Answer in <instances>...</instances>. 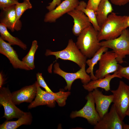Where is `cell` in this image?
I'll return each instance as SVG.
<instances>
[{
    "mask_svg": "<svg viewBox=\"0 0 129 129\" xmlns=\"http://www.w3.org/2000/svg\"><path fill=\"white\" fill-rule=\"evenodd\" d=\"M127 16H118L112 12L108 16L105 21L98 31V41L110 40L118 37L127 28L126 21Z\"/></svg>",
    "mask_w": 129,
    "mask_h": 129,
    "instance_id": "6da1fadb",
    "label": "cell"
},
{
    "mask_svg": "<svg viewBox=\"0 0 129 129\" xmlns=\"http://www.w3.org/2000/svg\"><path fill=\"white\" fill-rule=\"evenodd\" d=\"M98 32L91 25L83 30L78 36L76 44L87 58H91L101 47L97 38Z\"/></svg>",
    "mask_w": 129,
    "mask_h": 129,
    "instance_id": "7a4b0ae2",
    "label": "cell"
},
{
    "mask_svg": "<svg viewBox=\"0 0 129 129\" xmlns=\"http://www.w3.org/2000/svg\"><path fill=\"white\" fill-rule=\"evenodd\" d=\"M45 55L46 56L54 55L56 59H60L71 61L76 63L80 68L86 64L87 58L82 53L72 39L69 40L67 46L64 49L56 51L47 49Z\"/></svg>",
    "mask_w": 129,
    "mask_h": 129,
    "instance_id": "3957f363",
    "label": "cell"
},
{
    "mask_svg": "<svg viewBox=\"0 0 129 129\" xmlns=\"http://www.w3.org/2000/svg\"><path fill=\"white\" fill-rule=\"evenodd\" d=\"M101 47L111 48L117 55L116 60L118 63L124 62L123 59L127 55H129V30L125 29L120 35L114 39L100 42Z\"/></svg>",
    "mask_w": 129,
    "mask_h": 129,
    "instance_id": "277c9868",
    "label": "cell"
},
{
    "mask_svg": "<svg viewBox=\"0 0 129 129\" xmlns=\"http://www.w3.org/2000/svg\"><path fill=\"white\" fill-rule=\"evenodd\" d=\"M110 91L113 96V104L123 120L126 116V113L129 105V86L120 81L117 89Z\"/></svg>",
    "mask_w": 129,
    "mask_h": 129,
    "instance_id": "5b68a950",
    "label": "cell"
},
{
    "mask_svg": "<svg viewBox=\"0 0 129 129\" xmlns=\"http://www.w3.org/2000/svg\"><path fill=\"white\" fill-rule=\"evenodd\" d=\"M0 104L4 110L2 117L7 120L19 118L25 113L17 108L14 103L12 99V93L8 87H2L0 88Z\"/></svg>",
    "mask_w": 129,
    "mask_h": 129,
    "instance_id": "8992f818",
    "label": "cell"
},
{
    "mask_svg": "<svg viewBox=\"0 0 129 129\" xmlns=\"http://www.w3.org/2000/svg\"><path fill=\"white\" fill-rule=\"evenodd\" d=\"M70 94V91L64 92L62 90H60L58 92L53 93L43 91L41 88L37 83L36 96L34 100L28 106V108L30 109L43 105H47L51 108L54 107L55 102L57 99L66 96H69Z\"/></svg>",
    "mask_w": 129,
    "mask_h": 129,
    "instance_id": "52a82bcc",
    "label": "cell"
},
{
    "mask_svg": "<svg viewBox=\"0 0 129 129\" xmlns=\"http://www.w3.org/2000/svg\"><path fill=\"white\" fill-rule=\"evenodd\" d=\"M117 57L113 51H107L102 54L99 61L98 68L95 75L97 79L104 78L117 71L119 64L116 59Z\"/></svg>",
    "mask_w": 129,
    "mask_h": 129,
    "instance_id": "ba28073f",
    "label": "cell"
},
{
    "mask_svg": "<svg viewBox=\"0 0 129 129\" xmlns=\"http://www.w3.org/2000/svg\"><path fill=\"white\" fill-rule=\"evenodd\" d=\"M87 102L84 107L78 111H73L70 115L72 118L80 117L86 119L88 123L95 125L101 118L95 107V102L92 92H89L86 97Z\"/></svg>",
    "mask_w": 129,
    "mask_h": 129,
    "instance_id": "9c48e42d",
    "label": "cell"
},
{
    "mask_svg": "<svg viewBox=\"0 0 129 129\" xmlns=\"http://www.w3.org/2000/svg\"><path fill=\"white\" fill-rule=\"evenodd\" d=\"M86 64H84L80 69L77 72L70 73L65 72L60 68L59 64L56 62L54 65V73L61 76L65 80L66 85L64 89L70 90L72 85L75 80L79 79L83 85L86 84L91 81L90 76L88 74L86 70Z\"/></svg>",
    "mask_w": 129,
    "mask_h": 129,
    "instance_id": "30bf717a",
    "label": "cell"
},
{
    "mask_svg": "<svg viewBox=\"0 0 129 129\" xmlns=\"http://www.w3.org/2000/svg\"><path fill=\"white\" fill-rule=\"evenodd\" d=\"M113 104L109 111L101 118L94 129H123L124 123Z\"/></svg>",
    "mask_w": 129,
    "mask_h": 129,
    "instance_id": "8fae6325",
    "label": "cell"
},
{
    "mask_svg": "<svg viewBox=\"0 0 129 129\" xmlns=\"http://www.w3.org/2000/svg\"><path fill=\"white\" fill-rule=\"evenodd\" d=\"M79 0H65L54 9L47 13L44 21L45 22L53 23L65 13L75 9L78 5Z\"/></svg>",
    "mask_w": 129,
    "mask_h": 129,
    "instance_id": "7c38bea8",
    "label": "cell"
},
{
    "mask_svg": "<svg viewBox=\"0 0 129 129\" xmlns=\"http://www.w3.org/2000/svg\"><path fill=\"white\" fill-rule=\"evenodd\" d=\"M15 5L1 10L0 14V23L12 32L20 30L22 27L21 21L17 20Z\"/></svg>",
    "mask_w": 129,
    "mask_h": 129,
    "instance_id": "4fadbf2b",
    "label": "cell"
},
{
    "mask_svg": "<svg viewBox=\"0 0 129 129\" xmlns=\"http://www.w3.org/2000/svg\"><path fill=\"white\" fill-rule=\"evenodd\" d=\"M0 53L8 59L14 69L27 70H31L23 61L19 59L16 51L11 45L0 37Z\"/></svg>",
    "mask_w": 129,
    "mask_h": 129,
    "instance_id": "5bb4252c",
    "label": "cell"
},
{
    "mask_svg": "<svg viewBox=\"0 0 129 129\" xmlns=\"http://www.w3.org/2000/svg\"><path fill=\"white\" fill-rule=\"evenodd\" d=\"M37 92V81L32 84L25 86L12 93V99L16 105L23 102L31 103L35 98Z\"/></svg>",
    "mask_w": 129,
    "mask_h": 129,
    "instance_id": "9a60e30c",
    "label": "cell"
},
{
    "mask_svg": "<svg viewBox=\"0 0 129 129\" xmlns=\"http://www.w3.org/2000/svg\"><path fill=\"white\" fill-rule=\"evenodd\" d=\"M67 14L73 19L72 31L75 36H78L83 30L92 25L88 17L81 11L75 9Z\"/></svg>",
    "mask_w": 129,
    "mask_h": 129,
    "instance_id": "2e32d148",
    "label": "cell"
},
{
    "mask_svg": "<svg viewBox=\"0 0 129 129\" xmlns=\"http://www.w3.org/2000/svg\"><path fill=\"white\" fill-rule=\"evenodd\" d=\"M92 92L96 105V110L101 118L108 112L109 106L113 102V95H105L98 88L94 89Z\"/></svg>",
    "mask_w": 129,
    "mask_h": 129,
    "instance_id": "e0dca14e",
    "label": "cell"
},
{
    "mask_svg": "<svg viewBox=\"0 0 129 129\" xmlns=\"http://www.w3.org/2000/svg\"><path fill=\"white\" fill-rule=\"evenodd\" d=\"M115 78L121 79L116 71L113 74L108 75L104 77L90 81L87 84L83 85V86L85 90L89 92H92L94 89L100 88L103 89L106 91H110V83L111 80Z\"/></svg>",
    "mask_w": 129,
    "mask_h": 129,
    "instance_id": "ac0fdd59",
    "label": "cell"
},
{
    "mask_svg": "<svg viewBox=\"0 0 129 129\" xmlns=\"http://www.w3.org/2000/svg\"><path fill=\"white\" fill-rule=\"evenodd\" d=\"M113 11L109 0H101L96 12L97 22L100 28Z\"/></svg>",
    "mask_w": 129,
    "mask_h": 129,
    "instance_id": "d6986e66",
    "label": "cell"
},
{
    "mask_svg": "<svg viewBox=\"0 0 129 129\" xmlns=\"http://www.w3.org/2000/svg\"><path fill=\"white\" fill-rule=\"evenodd\" d=\"M32 117L30 112H25L22 117L15 121L7 120L0 125V129H16L22 125L31 124Z\"/></svg>",
    "mask_w": 129,
    "mask_h": 129,
    "instance_id": "ffe728a7",
    "label": "cell"
},
{
    "mask_svg": "<svg viewBox=\"0 0 129 129\" xmlns=\"http://www.w3.org/2000/svg\"><path fill=\"white\" fill-rule=\"evenodd\" d=\"M6 27L2 23H0V37L4 41L8 42L11 45H17L23 50L27 48V46L17 37L11 35L8 31Z\"/></svg>",
    "mask_w": 129,
    "mask_h": 129,
    "instance_id": "44dd1931",
    "label": "cell"
},
{
    "mask_svg": "<svg viewBox=\"0 0 129 129\" xmlns=\"http://www.w3.org/2000/svg\"><path fill=\"white\" fill-rule=\"evenodd\" d=\"M108 48L105 47H101L91 59L86 60V64L88 66V67L86 70V71L88 74H90V77L92 80L97 79L93 73L95 65L99 60L102 54L108 51Z\"/></svg>",
    "mask_w": 129,
    "mask_h": 129,
    "instance_id": "7402d4cb",
    "label": "cell"
},
{
    "mask_svg": "<svg viewBox=\"0 0 129 129\" xmlns=\"http://www.w3.org/2000/svg\"><path fill=\"white\" fill-rule=\"evenodd\" d=\"M86 3L83 1H81L75 9L83 12L88 17L94 28L98 31L100 28L97 22L96 12L93 10L86 8Z\"/></svg>",
    "mask_w": 129,
    "mask_h": 129,
    "instance_id": "603a6c76",
    "label": "cell"
},
{
    "mask_svg": "<svg viewBox=\"0 0 129 129\" xmlns=\"http://www.w3.org/2000/svg\"><path fill=\"white\" fill-rule=\"evenodd\" d=\"M38 47L37 41L36 40L33 41L28 53L22 59V61L31 70H33L35 68L34 64V56Z\"/></svg>",
    "mask_w": 129,
    "mask_h": 129,
    "instance_id": "cb8c5ba5",
    "label": "cell"
},
{
    "mask_svg": "<svg viewBox=\"0 0 129 129\" xmlns=\"http://www.w3.org/2000/svg\"><path fill=\"white\" fill-rule=\"evenodd\" d=\"M32 8V6L29 0H24L22 3L18 2L15 5L17 21L20 20L22 15L26 10Z\"/></svg>",
    "mask_w": 129,
    "mask_h": 129,
    "instance_id": "d4e9b609",
    "label": "cell"
},
{
    "mask_svg": "<svg viewBox=\"0 0 129 129\" xmlns=\"http://www.w3.org/2000/svg\"><path fill=\"white\" fill-rule=\"evenodd\" d=\"M37 82L38 85L44 88L45 91L48 92L54 93L48 87L41 73L38 72L36 75Z\"/></svg>",
    "mask_w": 129,
    "mask_h": 129,
    "instance_id": "484cf974",
    "label": "cell"
},
{
    "mask_svg": "<svg viewBox=\"0 0 129 129\" xmlns=\"http://www.w3.org/2000/svg\"><path fill=\"white\" fill-rule=\"evenodd\" d=\"M116 72L118 75L122 78H124L129 81V66L124 67L119 64Z\"/></svg>",
    "mask_w": 129,
    "mask_h": 129,
    "instance_id": "4316f807",
    "label": "cell"
},
{
    "mask_svg": "<svg viewBox=\"0 0 129 129\" xmlns=\"http://www.w3.org/2000/svg\"><path fill=\"white\" fill-rule=\"evenodd\" d=\"M18 2V0H0V9L2 10L9 8Z\"/></svg>",
    "mask_w": 129,
    "mask_h": 129,
    "instance_id": "83f0119b",
    "label": "cell"
},
{
    "mask_svg": "<svg viewBox=\"0 0 129 129\" xmlns=\"http://www.w3.org/2000/svg\"><path fill=\"white\" fill-rule=\"evenodd\" d=\"M101 0H88L86 8L91 9L96 12L98 6Z\"/></svg>",
    "mask_w": 129,
    "mask_h": 129,
    "instance_id": "f1b7e54d",
    "label": "cell"
},
{
    "mask_svg": "<svg viewBox=\"0 0 129 129\" xmlns=\"http://www.w3.org/2000/svg\"><path fill=\"white\" fill-rule=\"evenodd\" d=\"M62 0H53L49 4V5L46 7V9L49 11L54 9L61 2Z\"/></svg>",
    "mask_w": 129,
    "mask_h": 129,
    "instance_id": "f546056e",
    "label": "cell"
},
{
    "mask_svg": "<svg viewBox=\"0 0 129 129\" xmlns=\"http://www.w3.org/2000/svg\"><path fill=\"white\" fill-rule=\"evenodd\" d=\"M111 2L115 5H124L129 2V0H110Z\"/></svg>",
    "mask_w": 129,
    "mask_h": 129,
    "instance_id": "4dcf8cb0",
    "label": "cell"
},
{
    "mask_svg": "<svg viewBox=\"0 0 129 129\" xmlns=\"http://www.w3.org/2000/svg\"><path fill=\"white\" fill-rule=\"evenodd\" d=\"M4 81L3 76L2 72L0 73V88L2 87Z\"/></svg>",
    "mask_w": 129,
    "mask_h": 129,
    "instance_id": "1f68e13d",
    "label": "cell"
},
{
    "mask_svg": "<svg viewBox=\"0 0 129 129\" xmlns=\"http://www.w3.org/2000/svg\"><path fill=\"white\" fill-rule=\"evenodd\" d=\"M126 26L127 27H129V15L127 16L126 21Z\"/></svg>",
    "mask_w": 129,
    "mask_h": 129,
    "instance_id": "d6a6232c",
    "label": "cell"
},
{
    "mask_svg": "<svg viewBox=\"0 0 129 129\" xmlns=\"http://www.w3.org/2000/svg\"><path fill=\"white\" fill-rule=\"evenodd\" d=\"M123 129H129V125L124 124Z\"/></svg>",
    "mask_w": 129,
    "mask_h": 129,
    "instance_id": "836d02e7",
    "label": "cell"
},
{
    "mask_svg": "<svg viewBox=\"0 0 129 129\" xmlns=\"http://www.w3.org/2000/svg\"><path fill=\"white\" fill-rule=\"evenodd\" d=\"M126 116H128L129 117V105L126 113Z\"/></svg>",
    "mask_w": 129,
    "mask_h": 129,
    "instance_id": "e575fe53",
    "label": "cell"
}]
</instances>
